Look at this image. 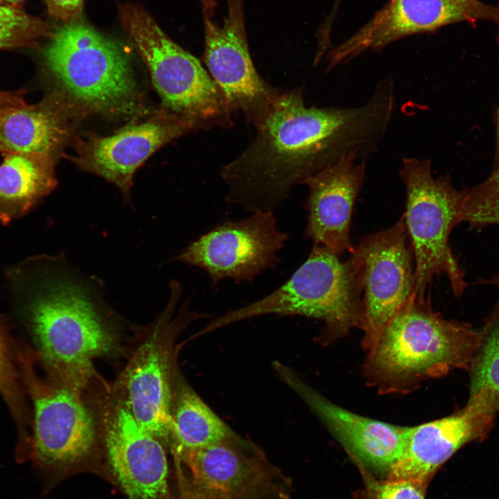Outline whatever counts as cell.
<instances>
[{
    "label": "cell",
    "instance_id": "cell-1",
    "mask_svg": "<svg viewBox=\"0 0 499 499\" xmlns=\"http://www.w3.org/2000/svg\"><path fill=\"white\" fill-rule=\"evenodd\" d=\"M394 103L387 80L356 107H307L299 89L279 90L253 123L254 139L220 171L226 201L252 213L273 211L294 186L342 157L365 160L384 137Z\"/></svg>",
    "mask_w": 499,
    "mask_h": 499
},
{
    "label": "cell",
    "instance_id": "cell-21",
    "mask_svg": "<svg viewBox=\"0 0 499 499\" xmlns=\"http://www.w3.org/2000/svg\"><path fill=\"white\" fill-rule=\"evenodd\" d=\"M57 184L53 156L8 153L0 164V221L17 219L50 194Z\"/></svg>",
    "mask_w": 499,
    "mask_h": 499
},
{
    "label": "cell",
    "instance_id": "cell-3",
    "mask_svg": "<svg viewBox=\"0 0 499 499\" xmlns=\"http://www.w3.org/2000/svg\"><path fill=\"white\" fill-rule=\"evenodd\" d=\"M481 340L482 333L445 319L414 294L367 351L363 374L379 394H407L454 369L471 367Z\"/></svg>",
    "mask_w": 499,
    "mask_h": 499
},
{
    "label": "cell",
    "instance_id": "cell-30",
    "mask_svg": "<svg viewBox=\"0 0 499 499\" xmlns=\"http://www.w3.org/2000/svg\"><path fill=\"white\" fill-rule=\"evenodd\" d=\"M287 494H273V495H269L266 496H263L261 498H259L256 499H287Z\"/></svg>",
    "mask_w": 499,
    "mask_h": 499
},
{
    "label": "cell",
    "instance_id": "cell-29",
    "mask_svg": "<svg viewBox=\"0 0 499 499\" xmlns=\"http://www.w3.org/2000/svg\"><path fill=\"white\" fill-rule=\"evenodd\" d=\"M487 283L493 285L498 290L497 301L490 316L489 317L488 319L489 320L495 318L499 315V272L488 280Z\"/></svg>",
    "mask_w": 499,
    "mask_h": 499
},
{
    "label": "cell",
    "instance_id": "cell-23",
    "mask_svg": "<svg viewBox=\"0 0 499 499\" xmlns=\"http://www.w3.org/2000/svg\"><path fill=\"white\" fill-rule=\"evenodd\" d=\"M471 368L469 403L495 414L499 410V315L487 322Z\"/></svg>",
    "mask_w": 499,
    "mask_h": 499
},
{
    "label": "cell",
    "instance_id": "cell-7",
    "mask_svg": "<svg viewBox=\"0 0 499 499\" xmlns=\"http://www.w3.org/2000/svg\"><path fill=\"white\" fill-rule=\"evenodd\" d=\"M119 12L166 110L198 128L231 126L233 110L200 60L168 37L143 8L127 3Z\"/></svg>",
    "mask_w": 499,
    "mask_h": 499
},
{
    "label": "cell",
    "instance_id": "cell-12",
    "mask_svg": "<svg viewBox=\"0 0 499 499\" xmlns=\"http://www.w3.org/2000/svg\"><path fill=\"white\" fill-rule=\"evenodd\" d=\"M498 12L480 0H389L357 32L327 54V69L403 37L458 22L496 23Z\"/></svg>",
    "mask_w": 499,
    "mask_h": 499
},
{
    "label": "cell",
    "instance_id": "cell-8",
    "mask_svg": "<svg viewBox=\"0 0 499 499\" xmlns=\"http://www.w3.org/2000/svg\"><path fill=\"white\" fill-rule=\"evenodd\" d=\"M175 455L183 499H256L287 494L288 480L259 448L238 435Z\"/></svg>",
    "mask_w": 499,
    "mask_h": 499
},
{
    "label": "cell",
    "instance_id": "cell-17",
    "mask_svg": "<svg viewBox=\"0 0 499 499\" xmlns=\"http://www.w3.org/2000/svg\"><path fill=\"white\" fill-rule=\"evenodd\" d=\"M78 394L62 383L35 399L34 431L28 455L42 472H54L78 463L94 449L95 421Z\"/></svg>",
    "mask_w": 499,
    "mask_h": 499
},
{
    "label": "cell",
    "instance_id": "cell-10",
    "mask_svg": "<svg viewBox=\"0 0 499 499\" xmlns=\"http://www.w3.org/2000/svg\"><path fill=\"white\" fill-rule=\"evenodd\" d=\"M403 216L392 227L367 234L351 253L360 279L363 331L367 351L381 331L414 295L413 252Z\"/></svg>",
    "mask_w": 499,
    "mask_h": 499
},
{
    "label": "cell",
    "instance_id": "cell-22",
    "mask_svg": "<svg viewBox=\"0 0 499 499\" xmlns=\"http://www.w3.org/2000/svg\"><path fill=\"white\" fill-rule=\"evenodd\" d=\"M171 420L175 452L218 444L237 435L182 378L176 379Z\"/></svg>",
    "mask_w": 499,
    "mask_h": 499
},
{
    "label": "cell",
    "instance_id": "cell-9",
    "mask_svg": "<svg viewBox=\"0 0 499 499\" xmlns=\"http://www.w3.org/2000/svg\"><path fill=\"white\" fill-rule=\"evenodd\" d=\"M170 296L150 333L135 350L124 373L125 398L133 417L145 429L165 445L170 441L171 413L177 378L173 375L171 344L166 339L175 329L203 314L182 306L178 316L171 315L182 294L176 284L170 286Z\"/></svg>",
    "mask_w": 499,
    "mask_h": 499
},
{
    "label": "cell",
    "instance_id": "cell-26",
    "mask_svg": "<svg viewBox=\"0 0 499 499\" xmlns=\"http://www.w3.org/2000/svg\"><path fill=\"white\" fill-rule=\"evenodd\" d=\"M356 466L364 482L362 499H425L428 481L378 480L364 466Z\"/></svg>",
    "mask_w": 499,
    "mask_h": 499
},
{
    "label": "cell",
    "instance_id": "cell-31",
    "mask_svg": "<svg viewBox=\"0 0 499 499\" xmlns=\"http://www.w3.org/2000/svg\"><path fill=\"white\" fill-rule=\"evenodd\" d=\"M26 0H0V3H3L9 5L21 6V3Z\"/></svg>",
    "mask_w": 499,
    "mask_h": 499
},
{
    "label": "cell",
    "instance_id": "cell-11",
    "mask_svg": "<svg viewBox=\"0 0 499 499\" xmlns=\"http://www.w3.org/2000/svg\"><path fill=\"white\" fill-rule=\"evenodd\" d=\"M287 240L273 211H256L248 217L218 225L174 259L203 270L213 286L225 279L251 281L277 265L279 253Z\"/></svg>",
    "mask_w": 499,
    "mask_h": 499
},
{
    "label": "cell",
    "instance_id": "cell-5",
    "mask_svg": "<svg viewBox=\"0 0 499 499\" xmlns=\"http://www.w3.org/2000/svg\"><path fill=\"white\" fill-rule=\"evenodd\" d=\"M326 247L314 245L306 260L289 279L267 296L229 311L209 322L204 333L241 320L269 314L299 315L323 320L319 339L343 337L361 326L362 288L350 256L342 261Z\"/></svg>",
    "mask_w": 499,
    "mask_h": 499
},
{
    "label": "cell",
    "instance_id": "cell-16",
    "mask_svg": "<svg viewBox=\"0 0 499 499\" xmlns=\"http://www.w3.org/2000/svg\"><path fill=\"white\" fill-rule=\"evenodd\" d=\"M110 469L128 499H171L165 444L142 427L123 400L105 426Z\"/></svg>",
    "mask_w": 499,
    "mask_h": 499
},
{
    "label": "cell",
    "instance_id": "cell-19",
    "mask_svg": "<svg viewBox=\"0 0 499 499\" xmlns=\"http://www.w3.org/2000/svg\"><path fill=\"white\" fill-rule=\"evenodd\" d=\"M494 414L468 403L448 417L409 428L405 450L387 475V480L428 481L466 444L483 438Z\"/></svg>",
    "mask_w": 499,
    "mask_h": 499
},
{
    "label": "cell",
    "instance_id": "cell-14",
    "mask_svg": "<svg viewBox=\"0 0 499 499\" xmlns=\"http://www.w3.org/2000/svg\"><path fill=\"white\" fill-rule=\"evenodd\" d=\"M197 126L167 110L114 134H90L76 143L73 161L82 169L114 184L129 200L137 170L157 149Z\"/></svg>",
    "mask_w": 499,
    "mask_h": 499
},
{
    "label": "cell",
    "instance_id": "cell-28",
    "mask_svg": "<svg viewBox=\"0 0 499 499\" xmlns=\"http://www.w3.org/2000/svg\"><path fill=\"white\" fill-rule=\"evenodd\" d=\"M8 364L4 345L0 334V390L6 392L8 384Z\"/></svg>",
    "mask_w": 499,
    "mask_h": 499
},
{
    "label": "cell",
    "instance_id": "cell-25",
    "mask_svg": "<svg viewBox=\"0 0 499 499\" xmlns=\"http://www.w3.org/2000/svg\"><path fill=\"white\" fill-rule=\"evenodd\" d=\"M462 220L477 229L499 224V161L486 180L466 190Z\"/></svg>",
    "mask_w": 499,
    "mask_h": 499
},
{
    "label": "cell",
    "instance_id": "cell-15",
    "mask_svg": "<svg viewBox=\"0 0 499 499\" xmlns=\"http://www.w3.org/2000/svg\"><path fill=\"white\" fill-rule=\"evenodd\" d=\"M273 367L281 380L303 399L356 465L388 473L402 456L409 426L366 417L328 400L279 361Z\"/></svg>",
    "mask_w": 499,
    "mask_h": 499
},
{
    "label": "cell",
    "instance_id": "cell-13",
    "mask_svg": "<svg viewBox=\"0 0 499 499\" xmlns=\"http://www.w3.org/2000/svg\"><path fill=\"white\" fill-rule=\"evenodd\" d=\"M221 25L204 16V60L232 110L243 112L251 122L277 94L259 75L253 64L245 22L244 0H227Z\"/></svg>",
    "mask_w": 499,
    "mask_h": 499
},
{
    "label": "cell",
    "instance_id": "cell-20",
    "mask_svg": "<svg viewBox=\"0 0 499 499\" xmlns=\"http://www.w3.org/2000/svg\"><path fill=\"white\" fill-rule=\"evenodd\" d=\"M72 113L59 92L33 105L0 104V152L54 155L69 137Z\"/></svg>",
    "mask_w": 499,
    "mask_h": 499
},
{
    "label": "cell",
    "instance_id": "cell-24",
    "mask_svg": "<svg viewBox=\"0 0 499 499\" xmlns=\"http://www.w3.org/2000/svg\"><path fill=\"white\" fill-rule=\"evenodd\" d=\"M52 33L46 22L21 6L0 3V50L34 46Z\"/></svg>",
    "mask_w": 499,
    "mask_h": 499
},
{
    "label": "cell",
    "instance_id": "cell-18",
    "mask_svg": "<svg viewBox=\"0 0 499 499\" xmlns=\"http://www.w3.org/2000/svg\"><path fill=\"white\" fill-rule=\"evenodd\" d=\"M365 174V160L351 153L302 183L309 191L306 234L314 245L326 247L339 256L353 252L351 218Z\"/></svg>",
    "mask_w": 499,
    "mask_h": 499
},
{
    "label": "cell",
    "instance_id": "cell-6",
    "mask_svg": "<svg viewBox=\"0 0 499 499\" xmlns=\"http://www.w3.org/2000/svg\"><path fill=\"white\" fill-rule=\"evenodd\" d=\"M399 175L406 193L402 216L414 256L415 295L426 298L428 285L435 277L444 274L454 295L460 296L467 283L449 238L462 222L466 190L455 189L448 176L435 177L427 159L403 158Z\"/></svg>",
    "mask_w": 499,
    "mask_h": 499
},
{
    "label": "cell",
    "instance_id": "cell-32",
    "mask_svg": "<svg viewBox=\"0 0 499 499\" xmlns=\"http://www.w3.org/2000/svg\"><path fill=\"white\" fill-rule=\"evenodd\" d=\"M496 7L497 12H498V17H497L496 23L497 24L498 30H499V2ZM498 142H499V108H498Z\"/></svg>",
    "mask_w": 499,
    "mask_h": 499
},
{
    "label": "cell",
    "instance_id": "cell-2",
    "mask_svg": "<svg viewBox=\"0 0 499 499\" xmlns=\"http://www.w3.org/2000/svg\"><path fill=\"white\" fill-rule=\"evenodd\" d=\"M40 266L26 292L33 336L62 383L79 392L94 373L93 360L115 347L103 311V288L61 256L40 259Z\"/></svg>",
    "mask_w": 499,
    "mask_h": 499
},
{
    "label": "cell",
    "instance_id": "cell-27",
    "mask_svg": "<svg viewBox=\"0 0 499 499\" xmlns=\"http://www.w3.org/2000/svg\"><path fill=\"white\" fill-rule=\"evenodd\" d=\"M49 14L64 22L81 17L83 0H44Z\"/></svg>",
    "mask_w": 499,
    "mask_h": 499
},
{
    "label": "cell",
    "instance_id": "cell-4",
    "mask_svg": "<svg viewBox=\"0 0 499 499\" xmlns=\"http://www.w3.org/2000/svg\"><path fill=\"white\" fill-rule=\"evenodd\" d=\"M44 64L73 111L139 114L141 100L128 53L82 19L66 21L49 37Z\"/></svg>",
    "mask_w": 499,
    "mask_h": 499
}]
</instances>
